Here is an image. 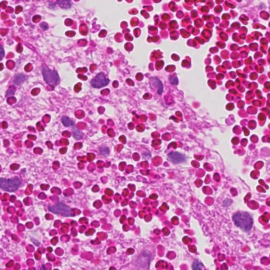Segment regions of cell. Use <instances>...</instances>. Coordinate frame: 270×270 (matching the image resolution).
Returning a JSON list of instances; mask_svg holds the SVG:
<instances>
[{
  "mask_svg": "<svg viewBox=\"0 0 270 270\" xmlns=\"http://www.w3.org/2000/svg\"><path fill=\"white\" fill-rule=\"evenodd\" d=\"M233 219L235 224L243 231H249L252 229L253 220L247 212H238L235 214Z\"/></svg>",
  "mask_w": 270,
  "mask_h": 270,
  "instance_id": "cell-1",
  "label": "cell"
},
{
  "mask_svg": "<svg viewBox=\"0 0 270 270\" xmlns=\"http://www.w3.org/2000/svg\"><path fill=\"white\" fill-rule=\"evenodd\" d=\"M42 69L43 78L47 84L53 87L59 84L60 78L56 71L50 70L44 66L42 67Z\"/></svg>",
  "mask_w": 270,
  "mask_h": 270,
  "instance_id": "cell-2",
  "label": "cell"
},
{
  "mask_svg": "<svg viewBox=\"0 0 270 270\" xmlns=\"http://www.w3.org/2000/svg\"><path fill=\"white\" fill-rule=\"evenodd\" d=\"M21 184V180L18 177L13 179H6L1 178L0 186L1 189L9 192H13L17 190Z\"/></svg>",
  "mask_w": 270,
  "mask_h": 270,
  "instance_id": "cell-3",
  "label": "cell"
},
{
  "mask_svg": "<svg viewBox=\"0 0 270 270\" xmlns=\"http://www.w3.org/2000/svg\"><path fill=\"white\" fill-rule=\"evenodd\" d=\"M49 209L53 213L61 214L64 216H71L73 215L72 209L61 203H58L53 206L49 207Z\"/></svg>",
  "mask_w": 270,
  "mask_h": 270,
  "instance_id": "cell-4",
  "label": "cell"
},
{
  "mask_svg": "<svg viewBox=\"0 0 270 270\" xmlns=\"http://www.w3.org/2000/svg\"><path fill=\"white\" fill-rule=\"evenodd\" d=\"M109 83V80L106 78L104 73H99L91 81V86L95 88H100L106 86Z\"/></svg>",
  "mask_w": 270,
  "mask_h": 270,
  "instance_id": "cell-5",
  "label": "cell"
},
{
  "mask_svg": "<svg viewBox=\"0 0 270 270\" xmlns=\"http://www.w3.org/2000/svg\"><path fill=\"white\" fill-rule=\"evenodd\" d=\"M168 159L174 163H182L185 160V157L178 152H172L168 155Z\"/></svg>",
  "mask_w": 270,
  "mask_h": 270,
  "instance_id": "cell-6",
  "label": "cell"
},
{
  "mask_svg": "<svg viewBox=\"0 0 270 270\" xmlns=\"http://www.w3.org/2000/svg\"><path fill=\"white\" fill-rule=\"evenodd\" d=\"M152 80H153L152 84H154V86L157 88L158 93L161 95L163 91V86L161 82L159 80V79L156 78H153Z\"/></svg>",
  "mask_w": 270,
  "mask_h": 270,
  "instance_id": "cell-7",
  "label": "cell"
},
{
  "mask_svg": "<svg viewBox=\"0 0 270 270\" xmlns=\"http://www.w3.org/2000/svg\"><path fill=\"white\" fill-rule=\"evenodd\" d=\"M57 3L63 9H69L72 5L71 0H57Z\"/></svg>",
  "mask_w": 270,
  "mask_h": 270,
  "instance_id": "cell-8",
  "label": "cell"
},
{
  "mask_svg": "<svg viewBox=\"0 0 270 270\" xmlns=\"http://www.w3.org/2000/svg\"><path fill=\"white\" fill-rule=\"evenodd\" d=\"M73 136L74 137L75 139L77 140H79L82 138L83 136V134L81 132H80L79 130H78L77 128H73Z\"/></svg>",
  "mask_w": 270,
  "mask_h": 270,
  "instance_id": "cell-9",
  "label": "cell"
},
{
  "mask_svg": "<svg viewBox=\"0 0 270 270\" xmlns=\"http://www.w3.org/2000/svg\"><path fill=\"white\" fill-rule=\"evenodd\" d=\"M61 121L63 125H64V126L66 127L70 126L71 125H72V123H73L72 121H71L68 117H67L66 116H64V117L62 118Z\"/></svg>",
  "mask_w": 270,
  "mask_h": 270,
  "instance_id": "cell-10",
  "label": "cell"
},
{
  "mask_svg": "<svg viewBox=\"0 0 270 270\" xmlns=\"http://www.w3.org/2000/svg\"><path fill=\"white\" fill-rule=\"evenodd\" d=\"M203 267V264L198 261L194 262L192 264V269L193 270H202Z\"/></svg>",
  "mask_w": 270,
  "mask_h": 270,
  "instance_id": "cell-11",
  "label": "cell"
},
{
  "mask_svg": "<svg viewBox=\"0 0 270 270\" xmlns=\"http://www.w3.org/2000/svg\"><path fill=\"white\" fill-rule=\"evenodd\" d=\"M169 81H170V84L172 85H177L178 84V79L177 77H170L169 78Z\"/></svg>",
  "mask_w": 270,
  "mask_h": 270,
  "instance_id": "cell-12",
  "label": "cell"
},
{
  "mask_svg": "<svg viewBox=\"0 0 270 270\" xmlns=\"http://www.w3.org/2000/svg\"><path fill=\"white\" fill-rule=\"evenodd\" d=\"M100 152L102 155H107L109 154V149L107 147L101 148L100 150Z\"/></svg>",
  "mask_w": 270,
  "mask_h": 270,
  "instance_id": "cell-13",
  "label": "cell"
},
{
  "mask_svg": "<svg viewBox=\"0 0 270 270\" xmlns=\"http://www.w3.org/2000/svg\"><path fill=\"white\" fill-rule=\"evenodd\" d=\"M0 56H1V60H2L4 56V51L3 50V48H2V47H1V54H0Z\"/></svg>",
  "mask_w": 270,
  "mask_h": 270,
  "instance_id": "cell-14",
  "label": "cell"
},
{
  "mask_svg": "<svg viewBox=\"0 0 270 270\" xmlns=\"http://www.w3.org/2000/svg\"><path fill=\"white\" fill-rule=\"evenodd\" d=\"M41 27L43 29L47 30L48 29V24L46 23H42L40 24Z\"/></svg>",
  "mask_w": 270,
  "mask_h": 270,
  "instance_id": "cell-15",
  "label": "cell"
}]
</instances>
